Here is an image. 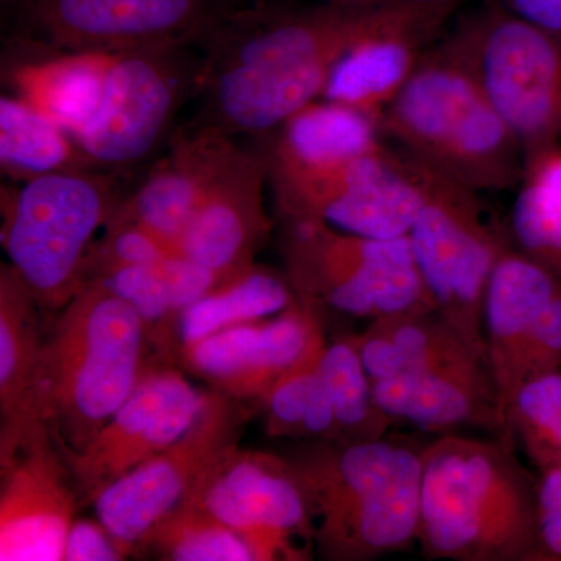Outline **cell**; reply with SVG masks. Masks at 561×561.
Returning <instances> with one entry per match:
<instances>
[{
  "label": "cell",
  "mask_w": 561,
  "mask_h": 561,
  "mask_svg": "<svg viewBox=\"0 0 561 561\" xmlns=\"http://www.w3.org/2000/svg\"><path fill=\"white\" fill-rule=\"evenodd\" d=\"M239 3L250 2V0H238Z\"/></svg>",
  "instance_id": "cell-41"
},
{
  "label": "cell",
  "mask_w": 561,
  "mask_h": 561,
  "mask_svg": "<svg viewBox=\"0 0 561 561\" xmlns=\"http://www.w3.org/2000/svg\"><path fill=\"white\" fill-rule=\"evenodd\" d=\"M512 236L516 250L561 276V147L526 161L513 205Z\"/></svg>",
  "instance_id": "cell-29"
},
{
  "label": "cell",
  "mask_w": 561,
  "mask_h": 561,
  "mask_svg": "<svg viewBox=\"0 0 561 561\" xmlns=\"http://www.w3.org/2000/svg\"><path fill=\"white\" fill-rule=\"evenodd\" d=\"M209 393L175 368H147L87 448L65 457L80 500L91 504L110 483L179 440L201 415Z\"/></svg>",
  "instance_id": "cell-15"
},
{
  "label": "cell",
  "mask_w": 561,
  "mask_h": 561,
  "mask_svg": "<svg viewBox=\"0 0 561 561\" xmlns=\"http://www.w3.org/2000/svg\"><path fill=\"white\" fill-rule=\"evenodd\" d=\"M162 261L116 268L95 279L103 280L135 309L146 327L150 346L173 359L180 357V313L173 306Z\"/></svg>",
  "instance_id": "cell-33"
},
{
  "label": "cell",
  "mask_w": 561,
  "mask_h": 561,
  "mask_svg": "<svg viewBox=\"0 0 561 561\" xmlns=\"http://www.w3.org/2000/svg\"><path fill=\"white\" fill-rule=\"evenodd\" d=\"M127 176L76 169L2 186L0 239L41 311L57 313L84 283L95 234L127 191Z\"/></svg>",
  "instance_id": "cell-6"
},
{
  "label": "cell",
  "mask_w": 561,
  "mask_h": 561,
  "mask_svg": "<svg viewBox=\"0 0 561 561\" xmlns=\"http://www.w3.org/2000/svg\"><path fill=\"white\" fill-rule=\"evenodd\" d=\"M500 3L519 20L561 36V0H501Z\"/></svg>",
  "instance_id": "cell-39"
},
{
  "label": "cell",
  "mask_w": 561,
  "mask_h": 561,
  "mask_svg": "<svg viewBox=\"0 0 561 561\" xmlns=\"http://www.w3.org/2000/svg\"><path fill=\"white\" fill-rule=\"evenodd\" d=\"M238 0H0L2 65L197 44Z\"/></svg>",
  "instance_id": "cell-8"
},
{
  "label": "cell",
  "mask_w": 561,
  "mask_h": 561,
  "mask_svg": "<svg viewBox=\"0 0 561 561\" xmlns=\"http://www.w3.org/2000/svg\"><path fill=\"white\" fill-rule=\"evenodd\" d=\"M424 445L398 435L313 442L287 457L321 559L371 561L419 542Z\"/></svg>",
  "instance_id": "cell-3"
},
{
  "label": "cell",
  "mask_w": 561,
  "mask_h": 561,
  "mask_svg": "<svg viewBox=\"0 0 561 561\" xmlns=\"http://www.w3.org/2000/svg\"><path fill=\"white\" fill-rule=\"evenodd\" d=\"M279 219H317L368 238H404L419 184L398 150L383 147L330 171L271 183Z\"/></svg>",
  "instance_id": "cell-14"
},
{
  "label": "cell",
  "mask_w": 561,
  "mask_h": 561,
  "mask_svg": "<svg viewBox=\"0 0 561 561\" xmlns=\"http://www.w3.org/2000/svg\"><path fill=\"white\" fill-rule=\"evenodd\" d=\"M419 545L430 560L537 561L538 474L501 438L427 443Z\"/></svg>",
  "instance_id": "cell-2"
},
{
  "label": "cell",
  "mask_w": 561,
  "mask_h": 561,
  "mask_svg": "<svg viewBox=\"0 0 561 561\" xmlns=\"http://www.w3.org/2000/svg\"><path fill=\"white\" fill-rule=\"evenodd\" d=\"M421 201L409 241L435 311L485 359L483 305L502 251L511 243L486 217L479 192L402 153Z\"/></svg>",
  "instance_id": "cell-9"
},
{
  "label": "cell",
  "mask_w": 561,
  "mask_h": 561,
  "mask_svg": "<svg viewBox=\"0 0 561 561\" xmlns=\"http://www.w3.org/2000/svg\"><path fill=\"white\" fill-rule=\"evenodd\" d=\"M443 9L364 10L319 2L250 0L228 11L201 43L203 69L192 127L262 138L321 99L332 69L360 41Z\"/></svg>",
  "instance_id": "cell-1"
},
{
  "label": "cell",
  "mask_w": 561,
  "mask_h": 561,
  "mask_svg": "<svg viewBox=\"0 0 561 561\" xmlns=\"http://www.w3.org/2000/svg\"><path fill=\"white\" fill-rule=\"evenodd\" d=\"M197 44H161L108 55L101 105L76 136L94 171L130 179L171 142L181 108L197 98Z\"/></svg>",
  "instance_id": "cell-10"
},
{
  "label": "cell",
  "mask_w": 561,
  "mask_h": 561,
  "mask_svg": "<svg viewBox=\"0 0 561 561\" xmlns=\"http://www.w3.org/2000/svg\"><path fill=\"white\" fill-rule=\"evenodd\" d=\"M522 142L526 161L561 138V36L519 20L500 2L448 38Z\"/></svg>",
  "instance_id": "cell-11"
},
{
  "label": "cell",
  "mask_w": 561,
  "mask_h": 561,
  "mask_svg": "<svg viewBox=\"0 0 561 561\" xmlns=\"http://www.w3.org/2000/svg\"><path fill=\"white\" fill-rule=\"evenodd\" d=\"M507 440L537 474L561 468V370L534 376L516 391L505 415Z\"/></svg>",
  "instance_id": "cell-31"
},
{
  "label": "cell",
  "mask_w": 561,
  "mask_h": 561,
  "mask_svg": "<svg viewBox=\"0 0 561 561\" xmlns=\"http://www.w3.org/2000/svg\"><path fill=\"white\" fill-rule=\"evenodd\" d=\"M556 370H561V284L542 311L527 346L524 382Z\"/></svg>",
  "instance_id": "cell-36"
},
{
  "label": "cell",
  "mask_w": 561,
  "mask_h": 561,
  "mask_svg": "<svg viewBox=\"0 0 561 561\" xmlns=\"http://www.w3.org/2000/svg\"><path fill=\"white\" fill-rule=\"evenodd\" d=\"M402 153L476 192L523 180L522 142L448 39L424 54L379 119Z\"/></svg>",
  "instance_id": "cell-5"
},
{
  "label": "cell",
  "mask_w": 561,
  "mask_h": 561,
  "mask_svg": "<svg viewBox=\"0 0 561 561\" xmlns=\"http://www.w3.org/2000/svg\"><path fill=\"white\" fill-rule=\"evenodd\" d=\"M0 560L65 561L81 500L43 420L0 460Z\"/></svg>",
  "instance_id": "cell-16"
},
{
  "label": "cell",
  "mask_w": 561,
  "mask_h": 561,
  "mask_svg": "<svg viewBox=\"0 0 561 561\" xmlns=\"http://www.w3.org/2000/svg\"><path fill=\"white\" fill-rule=\"evenodd\" d=\"M279 247L298 301L375 321L435 311L409 236L381 239L317 219H280Z\"/></svg>",
  "instance_id": "cell-7"
},
{
  "label": "cell",
  "mask_w": 561,
  "mask_h": 561,
  "mask_svg": "<svg viewBox=\"0 0 561 561\" xmlns=\"http://www.w3.org/2000/svg\"><path fill=\"white\" fill-rule=\"evenodd\" d=\"M267 183L261 150H243L234 138L219 135L180 254L228 278L254 265L272 231L264 201Z\"/></svg>",
  "instance_id": "cell-17"
},
{
  "label": "cell",
  "mask_w": 561,
  "mask_h": 561,
  "mask_svg": "<svg viewBox=\"0 0 561 561\" xmlns=\"http://www.w3.org/2000/svg\"><path fill=\"white\" fill-rule=\"evenodd\" d=\"M187 504L242 535L257 561L309 560L316 549L311 512L287 457L238 446L206 476Z\"/></svg>",
  "instance_id": "cell-13"
},
{
  "label": "cell",
  "mask_w": 561,
  "mask_h": 561,
  "mask_svg": "<svg viewBox=\"0 0 561 561\" xmlns=\"http://www.w3.org/2000/svg\"><path fill=\"white\" fill-rule=\"evenodd\" d=\"M561 276L508 245L491 275L483 305L486 360L502 416L524 383V359ZM507 431V430H505Z\"/></svg>",
  "instance_id": "cell-19"
},
{
  "label": "cell",
  "mask_w": 561,
  "mask_h": 561,
  "mask_svg": "<svg viewBox=\"0 0 561 561\" xmlns=\"http://www.w3.org/2000/svg\"><path fill=\"white\" fill-rule=\"evenodd\" d=\"M102 239L95 241L84 267V280L98 278L103 273L128 267V265L151 264L180 254L150 231L131 221L110 217L103 228Z\"/></svg>",
  "instance_id": "cell-35"
},
{
  "label": "cell",
  "mask_w": 561,
  "mask_h": 561,
  "mask_svg": "<svg viewBox=\"0 0 561 561\" xmlns=\"http://www.w3.org/2000/svg\"><path fill=\"white\" fill-rule=\"evenodd\" d=\"M219 135L190 124L176 128L168 154L144 172L138 186L127 191L111 217L139 225L179 251L201 202Z\"/></svg>",
  "instance_id": "cell-23"
},
{
  "label": "cell",
  "mask_w": 561,
  "mask_h": 561,
  "mask_svg": "<svg viewBox=\"0 0 561 561\" xmlns=\"http://www.w3.org/2000/svg\"><path fill=\"white\" fill-rule=\"evenodd\" d=\"M90 169L70 133L14 94L0 98V171L13 183Z\"/></svg>",
  "instance_id": "cell-27"
},
{
  "label": "cell",
  "mask_w": 561,
  "mask_h": 561,
  "mask_svg": "<svg viewBox=\"0 0 561 561\" xmlns=\"http://www.w3.org/2000/svg\"><path fill=\"white\" fill-rule=\"evenodd\" d=\"M324 342L327 339L320 327L300 359L273 383L261 401L265 412V430L272 437L302 438L309 389Z\"/></svg>",
  "instance_id": "cell-34"
},
{
  "label": "cell",
  "mask_w": 561,
  "mask_h": 561,
  "mask_svg": "<svg viewBox=\"0 0 561 561\" xmlns=\"http://www.w3.org/2000/svg\"><path fill=\"white\" fill-rule=\"evenodd\" d=\"M350 341L371 381L404 373L490 371L485 359L437 311L370 321Z\"/></svg>",
  "instance_id": "cell-25"
},
{
  "label": "cell",
  "mask_w": 561,
  "mask_h": 561,
  "mask_svg": "<svg viewBox=\"0 0 561 561\" xmlns=\"http://www.w3.org/2000/svg\"><path fill=\"white\" fill-rule=\"evenodd\" d=\"M320 365L334 401L339 442L386 437L397 423L376 404L371 378L350 337L324 342Z\"/></svg>",
  "instance_id": "cell-30"
},
{
  "label": "cell",
  "mask_w": 561,
  "mask_h": 561,
  "mask_svg": "<svg viewBox=\"0 0 561 561\" xmlns=\"http://www.w3.org/2000/svg\"><path fill=\"white\" fill-rule=\"evenodd\" d=\"M144 553L169 561H257L242 535L191 504L176 508L157 527Z\"/></svg>",
  "instance_id": "cell-32"
},
{
  "label": "cell",
  "mask_w": 561,
  "mask_h": 561,
  "mask_svg": "<svg viewBox=\"0 0 561 561\" xmlns=\"http://www.w3.org/2000/svg\"><path fill=\"white\" fill-rule=\"evenodd\" d=\"M537 561H561V468L538 474Z\"/></svg>",
  "instance_id": "cell-37"
},
{
  "label": "cell",
  "mask_w": 561,
  "mask_h": 561,
  "mask_svg": "<svg viewBox=\"0 0 561 561\" xmlns=\"http://www.w3.org/2000/svg\"><path fill=\"white\" fill-rule=\"evenodd\" d=\"M243 401L210 390L194 424L164 451L110 483L91 502L125 556L144 553L157 527L194 496L239 440L249 419Z\"/></svg>",
  "instance_id": "cell-12"
},
{
  "label": "cell",
  "mask_w": 561,
  "mask_h": 561,
  "mask_svg": "<svg viewBox=\"0 0 561 561\" xmlns=\"http://www.w3.org/2000/svg\"><path fill=\"white\" fill-rule=\"evenodd\" d=\"M110 54L79 51L2 65L3 81L76 138L101 105Z\"/></svg>",
  "instance_id": "cell-26"
},
{
  "label": "cell",
  "mask_w": 561,
  "mask_h": 561,
  "mask_svg": "<svg viewBox=\"0 0 561 561\" xmlns=\"http://www.w3.org/2000/svg\"><path fill=\"white\" fill-rule=\"evenodd\" d=\"M373 394L394 423L440 435L481 427L508 443L490 371L404 373L375 379Z\"/></svg>",
  "instance_id": "cell-20"
},
{
  "label": "cell",
  "mask_w": 561,
  "mask_h": 561,
  "mask_svg": "<svg viewBox=\"0 0 561 561\" xmlns=\"http://www.w3.org/2000/svg\"><path fill=\"white\" fill-rule=\"evenodd\" d=\"M454 11H430L368 36L332 69L321 99L379 122Z\"/></svg>",
  "instance_id": "cell-21"
},
{
  "label": "cell",
  "mask_w": 561,
  "mask_h": 561,
  "mask_svg": "<svg viewBox=\"0 0 561 561\" xmlns=\"http://www.w3.org/2000/svg\"><path fill=\"white\" fill-rule=\"evenodd\" d=\"M146 327L101 279H87L44 335L35 409L62 456H73L146 373Z\"/></svg>",
  "instance_id": "cell-4"
},
{
  "label": "cell",
  "mask_w": 561,
  "mask_h": 561,
  "mask_svg": "<svg viewBox=\"0 0 561 561\" xmlns=\"http://www.w3.org/2000/svg\"><path fill=\"white\" fill-rule=\"evenodd\" d=\"M381 135L375 117L341 103L317 99L260 138L268 183L330 171L376 153L386 147Z\"/></svg>",
  "instance_id": "cell-22"
},
{
  "label": "cell",
  "mask_w": 561,
  "mask_h": 561,
  "mask_svg": "<svg viewBox=\"0 0 561 561\" xmlns=\"http://www.w3.org/2000/svg\"><path fill=\"white\" fill-rule=\"evenodd\" d=\"M38 301L10 264L0 265V460L20 445L36 415V381L44 346Z\"/></svg>",
  "instance_id": "cell-24"
},
{
  "label": "cell",
  "mask_w": 561,
  "mask_h": 561,
  "mask_svg": "<svg viewBox=\"0 0 561 561\" xmlns=\"http://www.w3.org/2000/svg\"><path fill=\"white\" fill-rule=\"evenodd\" d=\"M323 2L364 10L443 9L456 11L463 0H323Z\"/></svg>",
  "instance_id": "cell-40"
},
{
  "label": "cell",
  "mask_w": 561,
  "mask_h": 561,
  "mask_svg": "<svg viewBox=\"0 0 561 561\" xmlns=\"http://www.w3.org/2000/svg\"><path fill=\"white\" fill-rule=\"evenodd\" d=\"M297 300L286 275L261 265H251L181 313V348L214 332L276 316Z\"/></svg>",
  "instance_id": "cell-28"
},
{
  "label": "cell",
  "mask_w": 561,
  "mask_h": 561,
  "mask_svg": "<svg viewBox=\"0 0 561 561\" xmlns=\"http://www.w3.org/2000/svg\"><path fill=\"white\" fill-rule=\"evenodd\" d=\"M128 559L101 522L76 519L66 540L65 561H121Z\"/></svg>",
  "instance_id": "cell-38"
},
{
  "label": "cell",
  "mask_w": 561,
  "mask_h": 561,
  "mask_svg": "<svg viewBox=\"0 0 561 561\" xmlns=\"http://www.w3.org/2000/svg\"><path fill=\"white\" fill-rule=\"evenodd\" d=\"M321 327L301 301L267 319L214 332L183 346L179 359L214 391L238 401H262L295 364Z\"/></svg>",
  "instance_id": "cell-18"
}]
</instances>
